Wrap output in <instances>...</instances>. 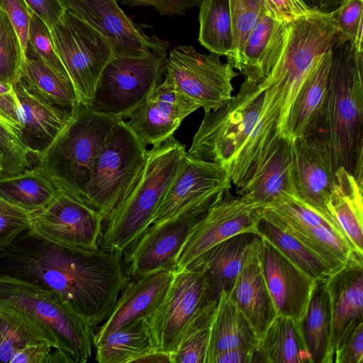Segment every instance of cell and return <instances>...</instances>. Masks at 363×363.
Here are the masks:
<instances>
[{"mask_svg": "<svg viewBox=\"0 0 363 363\" xmlns=\"http://www.w3.org/2000/svg\"><path fill=\"white\" fill-rule=\"evenodd\" d=\"M318 133L333 167H343L363 186V48L337 33Z\"/></svg>", "mask_w": 363, "mask_h": 363, "instance_id": "obj_1", "label": "cell"}, {"mask_svg": "<svg viewBox=\"0 0 363 363\" xmlns=\"http://www.w3.org/2000/svg\"><path fill=\"white\" fill-rule=\"evenodd\" d=\"M337 32L333 11L314 9L289 22L284 48L262 83L264 100L259 123L264 137L283 136L291 104L301 83L330 49Z\"/></svg>", "mask_w": 363, "mask_h": 363, "instance_id": "obj_2", "label": "cell"}, {"mask_svg": "<svg viewBox=\"0 0 363 363\" xmlns=\"http://www.w3.org/2000/svg\"><path fill=\"white\" fill-rule=\"evenodd\" d=\"M186 152L174 136L147 151L140 170L104 220L100 248L123 257L150 225Z\"/></svg>", "mask_w": 363, "mask_h": 363, "instance_id": "obj_3", "label": "cell"}, {"mask_svg": "<svg viewBox=\"0 0 363 363\" xmlns=\"http://www.w3.org/2000/svg\"><path fill=\"white\" fill-rule=\"evenodd\" d=\"M121 120L79 103L60 133L36 157L56 185L81 199L97 155Z\"/></svg>", "mask_w": 363, "mask_h": 363, "instance_id": "obj_4", "label": "cell"}, {"mask_svg": "<svg viewBox=\"0 0 363 363\" xmlns=\"http://www.w3.org/2000/svg\"><path fill=\"white\" fill-rule=\"evenodd\" d=\"M264 100L260 83L245 79L222 107L205 112L186 153L228 167L255 135Z\"/></svg>", "mask_w": 363, "mask_h": 363, "instance_id": "obj_5", "label": "cell"}, {"mask_svg": "<svg viewBox=\"0 0 363 363\" xmlns=\"http://www.w3.org/2000/svg\"><path fill=\"white\" fill-rule=\"evenodd\" d=\"M0 304L24 311L44 324L56 335L71 363H84L91 357L95 328L55 291L0 275Z\"/></svg>", "mask_w": 363, "mask_h": 363, "instance_id": "obj_6", "label": "cell"}, {"mask_svg": "<svg viewBox=\"0 0 363 363\" xmlns=\"http://www.w3.org/2000/svg\"><path fill=\"white\" fill-rule=\"evenodd\" d=\"M167 52L115 55L104 67L90 108L126 121L160 83Z\"/></svg>", "mask_w": 363, "mask_h": 363, "instance_id": "obj_7", "label": "cell"}, {"mask_svg": "<svg viewBox=\"0 0 363 363\" xmlns=\"http://www.w3.org/2000/svg\"><path fill=\"white\" fill-rule=\"evenodd\" d=\"M147 147L121 120L110 131L94 161L82 199L104 218L114 208L145 160Z\"/></svg>", "mask_w": 363, "mask_h": 363, "instance_id": "obj_8", "label": "cell"}, {"mask_svg": "<svg viewBox=\"0 0 363 363\" xmlns=\"http://www.w3.org/2000/svg\"><path fill=\"white\" fill-rule=\"evenodd\" d=\"M55 50L80 104L90 107L101 73L116 55L107 40L66 9L50 28Z\"/></svg>", "mask_w": 363, "mask_h": 363, "instance_id": "obj_9", "label": "cell"}, {"mask_svg": "<svg viewBox=\"0 0 363 363\" xmlns=\"http://www.w3.org/2000/svg\"><path fill=\"white\" fill-rule=\"evenodd\" d=\"M220 55L199 53L192 45H179L166 60L164 81L206 111L218 109L232 98V80L238 73Z\"/></svg>", "mask_w": 363, "mask_h": 363, "instance_id": "obj_10", "label": "cell"}, {"mask_svg": "<svg viewBox=\"0 0 363 363\" xmlns=\"http://www.w3.org/2000/svg\"><path fill=\"white\" fill-rule=\"evenodd\" d=\"M206 274L199 267L191 264L175 272L162 303L147 319L157 351L170 357L176 353L187 329L208 302Z\"/></svg>", "mask_w": 363, "mask_h": 363, "instance_id": "obj_11", "label": "cell"}, {"mask_svg": "<svg viewBox=\"0 0 363 363\" xmlns=\"http://www.w3.org/2000/svg\"><path fill=\"white\" fill-rule=\"evenodd\" d=\"M211 206H199L149 225L123 255L127 276L133 278L160 271L176 272L184 244Z\"/></svg>", "mask_w": 363, "mask_h": 363, "instance_id": "obj_12", "label": "cell"}, {"mask_svg": "<svg viewBox=\"0 0 363 363\" xmlns=\"http://www.w3.org/2000/svg\"><path fill=\"white\" fill-rule=\"evenodd\" d=\"M104 218L78 195L59 187L54 198L30 213V230L55 243L79 248L99 247Z\"/></svg>", "mask_w": 363, "mask_h": 363, "instance_id": "obj_13", "label": "cell"}, {"mask_svg": "<svg viewBox=\"0 0 363 363\" xmlns=\"http://www.w3.org/2000/svg\"><path fill=\"white\" fill-rule=\"evenodd\" d=\"M231 183L228 167L186 152L150 225L199 206H212L231 189Z\"/></svg>", "mask_w": 363, "mask_h": 363, "instance_id": "obj_14", "label": "cell"}, {"mask_svg": "<svg viewBox=\"0 0 363 363\" xmlns=\"http://www.w3.org/2000/svg\"><path fill=\"white\" fill-rule=\"evenodd\" d=\"M69 10L99 32L116 55L141 56L167 52L169 43L147 35L119 7L116 0H61Z\"/></svg>", "mask_w": 363, "mask_h": 363, "instance_id": "obj_15", "label": "cell"}, {"mask_svg": "<svg viewBox=\"0 0 363 363\" xmlns=\"http://www.w3.org/2000/svg\"><path fill=\"white\" fill-rule=\"evenodd\" d=\"M259 208L233 196L230 189L215 202L195 225L179 257L176 272L185 269L203 253L240 233H257Z\"/></svg>", "mask_w": 363, "mask_h": 363, "instance_id": "obj_16", "label": "cell"}, {"mask_svg": "<svg viewBox=\"0 0 363 363\" xmlns=\"http://www.w3.org/2000/svg\"><path fill=\"white\" fill-rule=\"evenodd\" d=\"M293 139L276 135L257 159L238 196L256 208L272 207L296 196L293 171Z\"/></svg>", "mask_w": 363, "mask_h": 363, "instance_id": "obj_17", "label": "cell"}, {"mask_svg": "<svg viewBox=\"0 0 363 363\" xmlns=\"http://www.w3.org/2000/svg\"><path fill=\"white\" fill-rule=\"evenodd\" d=\"M292 150L296 197L337 223L327 207L336 181L335 171L320 135L311 133L293 139Z\"/></svg>", "mask_w": 363, "mask_h": 363, "instance_id": "obj_18", "label": "cell"}, {"mask_svg": "<svg viewBox=\"0 0 363 363\" xmlns=\"http://www.w3.org/2000/svg\"><path fill=\"white\" fill-rule=\"evenodd\" d=\"M199 108L164 80L125 121L143 145H157L173 137L183 120Z\"/></svg>", "mask_w": 363, "mask_h": 363, "instance_id": "obj_19", "label": "cell"}, {"mask_svg": "<svg viewBox=\"0 0 363 363\" xmlns=\"http://www.w3.org/2000/svg\"><path fill=\"white\" fill-rule=\"evenodd\" d=\"M259 261L277 314L299 322L305 313L316 280L263 238H261Z\"/></svg>", "mask_w": 363, "mask_h": 363, "instance_id": "obj_20", "label": "cell"}, {"mask_svg": "<svg viewBox=\"0 0 363 363\" xmlns=\"http://www.w3.org/2000/svg\"><path fill=\"white\" fill-rule=\"evenodd\" d=\"M325 285L330 301L334 356L341 340L363 322V255L353 252L340 269L327 278Z\"/></svg>", "mask_w": 363, "mask_h": 363, "instance_id": "obj_21", "label": "cell"}, {"mask_svg": "<svg viewBox=\"0 0 363 363\" xmlns=\"http://www.w3.org/2000/svg\"><path fill=\"white\" fill-rule=\"evenodd\" d=\"M174 273L160 271L130 279L111 315L95 333L94 347L107 335L130 322L148 319L162 303Z\"/></svg>", "mask_w": 363, "mask_h": 363, "instance_id": "obj_22", "label": "cell"}, {"mask_svg": "<svg viewBox=\"0 0 363 363\" xmlns=\"http://www.w3.org/2000/svg\"><path fill=\"white\" fill-rule=\"evenodd\" d=\"M260 244L261 238L257 235L247 247L242 267L230 292L259 340L277 315L261 269Z\"/></svg>", "mask_w": 363, "mask_h": 363, "instance_id": "obj_23", "label": "cell"}, {"mask_svg": "<svg viewBox=\"0 0 363 363\" xmlns=\"http://www.w3.org/2000/svg\"><path fill=\"white\" fill-rule=\"evenodd\" d=\"M13 87L21 104L18 123L25 141L38 155L65 126L72 108L51 104L30 89L20 77Z\"/></svg>", "mask_w": 363, "mask_h": 363, "instance_id": "obj_24", "label": "cell"}, {"mask_svg": "<svg viewBox=\"0 0 363 363\" xmlns=\"http://www.w3.org/2000/svg\"><path fill=\"white\" fill-rule=\"evenodd\" d=\"M289 29V22L264 14L249 35L235 69L245 79L263 82L282 53Z\"/></svg>", "mask_w": 363, "mask_h": 363, "instance_id": "obj_25", "label": "cell"}, {"mask_svg": "<svg viewBox=\"0 0 363 363\" xmlns=\"http://www.w3.org/2000/svg\"><path fill=\"white\" fill-rule=\"evenodd\" d=\"M330 62L329 49L301 83L289 110L283 137L295 139L318 127L323 112Z\"/></svg>", "mask_w": 363, "mask_h": 363, "instance_id": "obj_26", "label": "cell"}, {"mask_svg": "<svg viewBox=\"0 0 363 363\" xmlns=\"http://www.w3.org/2000/svg\"><path fill=\"white\" fill-rule=\"evenodd\" d=\"M257 235L250 232L236 234L189 264L199 267L206 274L208 302H217L222 291L230 292L242 267L247 247Z\"/></svg>", "mask_w": 363, "mask_h": 363, "instance_id": "obj_27", "label": "cell"}, {"mask_svg": "<svg viewBox=\"0 0 363 363\" xmlns=\"http://www.w3.org/2000/svg\"><path fill=\"white\" fill-rule=\"evenodd\" d=\"M43 345L64 354L57 337L44 324L24 311L0 304V362L16 363L23 352Z\"/></svg>", "mask_w": 363, "mask_h": 363, "instance_id": "obj_28", "label": "cell"}, {"mask_svg": "<svg viewBox=\"0 0 363 363\" xmlns=\"http://www.w3.org/2000/svg\"><path fill=\"white\" fill-rule=\"evenodd\" d=\"M259 340L250 323L233 300L222 291L211 320L205 363L225 350L242 347L257 350Z\"/></svg>", "mask_w": 363, "mask_h": 363, "instance_id": "obj_29", "label": "cell"}, {"mask_svg": "<svg viewBox=\"0 0 363 363\" xmlns=\"http://www.w3.org/2000/svg\"><path fill=\"white\" fill-rule=\"evenodd\" d=\"M335 178L328 210L354 251L363 255V186L343 167L336 169Z\"/></svg>", "mask_w": 363, "mask_h": 363, "instance_id": "obj_30", "label": "cell"}, {"mask_svg": "<svg viewBox=\"0 0 363 363\" xmlns=\"http://www.w3.org/2000/svg\"><path fill=\"white\" fill-rule=\"evenodd\" d=\"M259 210L261 216L286 230L318 254L333 272L340 269L355 252L344 239L329 228L298 222L269 208Z\"/></svg>", "mask_w": 363, "mask_h": 363, "instance_id": "obj_31", "label": "cell"}, {"mask_svg": "<svg viewBox=\"0 0 363 363\" xmlns=\"http://www.w3.org/2000/svg\"><path fill=\"white\" fill-rule=\"evenodd\" d=\"M299 325L311 363H333L330 301L325 280H318Z\"/></svg>", "mask_w": 363, "mask_h": 363, "instance_id": "obj_32", "label": "cell"}, {"mask_svg": "<svg viewBox=\"0 0 363 363\" xmlns=\"http://www.w3.org/2000/svg\"><path fill=\"white\" fill-rule=\"evenodd\" d=\"M311 363L299 322L277 315L259 340L252 363Z\"/></svg>", "mask_w": 363, "mask_h": 363, "instance_id": "obj_33", "label": "cell"}, {"mask_svg": "<svg viewBox=\"0 0 363 363\" xmlns=\"http://www.w3.org/2000/svg\"><path fill=\"white\" fill-rule=\"evenodd\" d=\"M57 189L51 177L38 163L21 173L0 176V196L30 213L46 206Z\"/></svg>", "mask_w": 363, "mask_h": 363, "instance_id": "obj_34", "label": "cell"}, {"mask_svg": "<svg viewBox=\"0 0 363 363\" xmlns=\"http://www.w3.org/2000/svg\"><path fill=\"white\" fill-rule=\"evenodd\" d=\"M94 348L99 363L136 362L156 350L147 318L135 320L109 333Z\"/></svg>", "mask_w": 363, "mask_h": 363, "instance_id": "obj_35", "label": "cell"}, {"mask_svg": "<svg viewBox=\"0 0 363 363\" xmlns=\"http://www.w3.org/2000/svg\"><path fill=\"white\" fill-rule=\"evenodd\" d=\"M20 78L54 106L72 109L79 103L72 81L46 65L29 48L25 53Z\"/></svg>", "mask_w": 363, "mask_h": 363, "instance_id": "obj_36", "label": "cell"}, {"mask_svg": "<svg viewBox=\"0 0 363 363\" xmlns=\"http://www.w3.org/2000/svg\"><path fill=\"white\" fill-rule=\"evenodd\" d=\"M257 232L259 236L269 241L286 257L313 279L326 280L333 273L329 265L318 254L260 213Z\"/></svg>", "mask_w": 363, "mask_h": 363, "instance_id": "obj_37", "label": "cell"}, {"mask_svg": "<svg viewBox=\"0 0 363 363\" xmlns=\"http://www.w3.org/2000/svg\"><path fill=\"white\" fill-rule=\"evenodd\" d=\"M199 42L210 52L225 56L233 54V37L228 0H202L199 5Z\"/></svg>", "mask_w": 363, "mask_h": 363, "instance_id": "obj_38", "label": "cell"}, {"mask_svg": "<svg viewBox=\"0 0 363 363\" xmlns=\"http://www.w3.org/2000/svg\"><path fill=\"white\" fill-rule=\"evenodd\" d=\"M0 156L5 175L19 174L33 167L37 157L25 141L21 125L1 109Z\"/></svg>", "mask_w": 363, "mask_h": 363, "instance_id": "obj_39", "label": "cell"}, {"mask_svg": "<svg viewBox=\"0 0 363 363\" xmlns=\"http://www.w3.org/2000/svg\"><path fill=\"white\" fill-rule=\"evenodd\" d=\"M217 302H207L190 325L171 357V363H205L210 327Z\"/></svg>", "mask_w": 363, "mask_h": 363, "instance_id": "obj_40", "label": "cell"}, {"mask_svg": "<svg viewBox=\"0 0 363 363\" xmlns=\"http://www.w3.org/2000/svg\"><path fill=\"white\" fill-rule=\"evenodd\" d=\"M228 1L233 37V54L228 62L235 69L249 35L259 20L264 14H269V12L264 0Z\"/></svg>", "mask_w": 363, "mask_h": 363, "instance_id": "obj_41", "label": "cell"}, {"mask_svg": "<svg viewBox=\"0 0 363 363\" xmlns=\"http://www.w3.org/2000/svg\"><path fill=\"white\" fill-rule=\"evenodd\" d=\"M24 52L19 37L0 8V82L13 85L20 77Z\"/></svg>", "mask_w": 363, "mask_h": 363, "instance_id": "obj_42", "label": "cell"}, {"mask_svg": "<svg viewBox=\"0 0 363 363\" xmlns=\"http://www.w3.org/2000/svg\"><path fill=\"white\" fill-rule=\"evenodd\" d=\"M28 48L46 65L63 77L70 79L55 50L50 28L33 12L28 30Z\"/></svg>", "mask_w": 363, "mask_h": 363, "instance_id": "obj_43", "label": "cell"}, {"mask_svg": "<svg viewBox=\"0 0 363 363\" xmlns=\"http://www.w3.org/2000/svg\"><path fill=\"white\" fill-rule=\"evenodd\" d=\"M333 12L337 35L363 47V0H345Z\"/></svg>", "mask_w": 363, "mask_h": 363, "instance_id": "obj_44", "label": "cell"}, {"mask_svg": "<svg viewBox=\"0 0 363 363\" xmlns=\"http://www.w3.org/2000/svg\"><path fill=\"white\" fill-rule=\"evenodd\" d=\"M30 213L0 196V250L30 229Z\"/></svg>", "mask_w": 363, "mask_h": 363, "instance_id": "obj_45", "label": "cell"}, {"mask_svg": "<svg viewBox=\"0 0 363 363\" xmlns=\"http://www.w3.org/2000/svg\"><path fill=\"white\" fill-rule=\"evenodd\" d=\"M0 8L7 14L13 24L25 53L28 45V30L31 11L24 0H0Z\"/></svg>", "mask_w": 363, "mask_h": 363, "instance_id": "obj_46", "label": "cell"}, {"mask_svg": "<svg viewBox=\"0 0 363 363\" xmlns=\"http://www.w3.org/2000/svg\"><path fill=\"white\" fill-rule=\"evenodd\" d=\"M333 363H363V322L357 325L337 346Z\"/></svg>", "mask_w": 363, "mask_h": 363, "instance_id": "obj_47", "label": "cell"}, {"mask_svg": "<svg viewBox=\"0 0 363 363\" xmlns=\"http://www.w3.org/2000/svg\"><path fill=\"white\" fill-rule=\"evenodd\" d=\"M202 0H118L128 6H144L153 7L160 15L172 17L184 16L193 8L199 6Z\"/></svg>", "mask_w": 363, "mask_h": 363, "instance_id": "obj_48", "label": "cell"}, {"mask_svg": "<svg viewBox=\"0 0 363 363\" xmlns=\"http://www.w3.org/2000/svg\"><path fill=\"white\" fill-rule=\"evenodd\" d=\"M264 2L270 16L280 21L290 22L315 9L303 0H264Z\"/></svg>", "mask_w": 363, "mask_h": 363, "instance_id": "obj_49", "label": "cell"}, {"mask_svg": "<svg viewBox=\"0 0 363 363\" xmlns=\"http://www.w3.org/2000/svg\"><path fill=\"white\" fill-rule=\"evenodd\" d=\"M31 12L40 17L50 28L57 23L66 8L61 0H24Z\"/></svg>", "mask_w": 363, "mask_h": 363, "instance_id": "obj_50", "label": "cell"}, {"mask_svg": "<svg viewBox=\"0 0 363 363\" xmlns=\"http://www.w3.org/2000/svg\"><path fill=\"white\" fill-rule=\"evenodd\" d=\"M255 351L236 347L219 353L210 363H252Z\"/></svg>", "mask_w": 363, "mask_h": 363, "instance_id": "obj_51", "label": "cell"}, {"mask_svg": "<svg viewBox=\"0 0 363 363\" xmlns=\"http://www.w3.org/2000/svg\"><path fill=\"white\" fill-rule=\"evenodd\" d=\"M136 362H170L171 357L169 354L154 351L142 357H140Z\"/></svg>", "mask_w": 363, "mask_h": 363, "instance_id": "obj_52", "label": "cell"}, {"mask_svg": "<svg viewBox=\"0 0 363 363\" xmlns=\"http://www.w3.org/2000/svg\"><path fill=\"white\" fill-rule=\"evenodd\" d=\"M344 1L345 0H315V9L324 12H330Z\"/></svg>", "mask_w": 363, "mask_h": 363, "instance_id": "obj_53", "label": "cell"}, {"mask_svg": "<svg viewBox=\"0 0 363 363\" xmlns=\"http://www.w3.org/2000/svg\"><path fill=\"white\" fill-rule=\"evenodd\" d=\"M13 88V85H9L0 82V94L10 91Z\"/></svg>", "mask_w": 363, "mask_h": 363, "instance_id": "obj_54", "label": "cell"}, {"mask_svg": "<svg viewBox=\"0 0 363 363\" xmlns=\"http://www.w3.org/2000/svg\"><path fill=\"white\" fill-rule=\"evenodd\" d=\"M308 6L310 7L315 9V0H303Z\"/></svg>", "mask_w": 363, "mask_h": 363, "instance_id": "obj_55", "label": "cell"}, {"mask_svg": "<svg viewBox=\"0 0 363 363\" xmlns=\"http://www.w3.org/2000/svg\"><path fill=\"white\" fill-rule=\"evenodd\" d=\"M4 165H3V162H2L1 157L0 156V176L4 175Z\"/></svg>", "mask_w": 363, "mask_h": 363, "instance_id": "obj_56", "label": "cell"}]
</instances>
